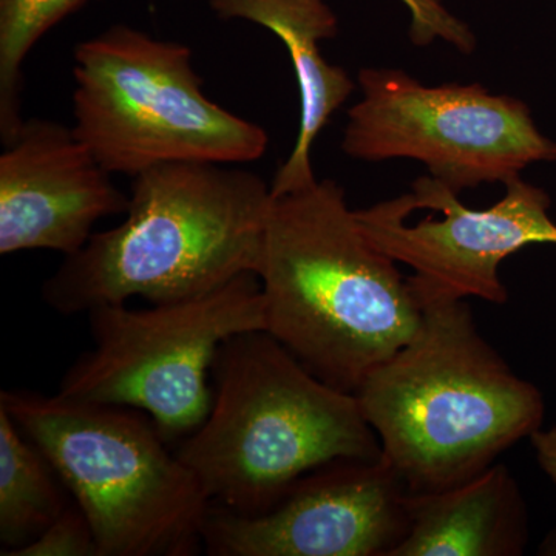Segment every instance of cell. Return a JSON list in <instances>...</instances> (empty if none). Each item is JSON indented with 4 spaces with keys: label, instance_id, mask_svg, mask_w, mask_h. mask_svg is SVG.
Returning <instances> with one entry per match:
<instances>
[{
    "label": "cell",
    "instance_id": "obj_8",
    "mask_svg": "<svg viewBox=\"0 0 556 556\" xmlns=\"http://www.w3.org/2000/svg\"><path fill=\"white\" fill-rule=\"evenodd\" d=\"M358 86L362 100L348 110L342 139L351 159L420 161L457 195L556 161V142L517 98L479 84L427 87L394 68H362Z\"/></svg>",
    "mask_w": 556,
    "mask_h": 556
},
{
    "label": "cell",
    "instance_id": "obj_11",
    "mask_svg": "<svg viewBox=\"0 0 556 556\" xmlns=\"http://www.w3.org/2000/svg\"><path fill=\"white\" fill-rule=\"evenodd\" d=\"M0 155V254L80 251L100 219L126 214L113 182L73 127L24 119Z\"/></svg>",
    "mask_w": 556,
    "mask_h": 556
},
{
    "label": "cell",
    "instance_id": "obj_7",
    "mask_svg": "<svg viewBox=\"0 0 556 556\" xmlns=\"http://www.w3.org/2000/svg\"><path fill=\"white\" fill-rule=\"evenodd\" d=\"M87 316L93 348L68 368L58 393L139 409L167 441L189 437L206 419L219 346L241 332L265 331L254 273L195 298L144 309L98 306Z\"/></svg>",
    "mask_w": 556,
    "mask_h": 556
},
{
    "label": "cell",
    "instance_id": "obj_12",
    "mask_svg": "<svg viewBox=\"0 0 556 556\" xmlns=\"http://www.w3.org/2000/svg\"><path fill=\"white\" fill-rule=\"evenodd\" d=\"M215 16L268 28L285 43L300 91V129L288 160L274 177V197L316 185L311 149L329 119L356 89L346 70L321 56L320 42L336 38L339 21L325 0H208Z\"/></svg>",
    "mask_w": 556,
    "mask_h": 556
},
{
    "label": "cell",
    "instance_id": "obj_9",
    "mask_svg": "<svg viewBox=\"0 0 556 556\" xmlns=\"http://www.w3.org/2000/svg\"><path fill=\"white\" fill-rule=\"evenodd\" d=\"M504 185L503 200L475 211L430 175L397 199L354 211V217L380 252L413 269L408 283L420 306L468 298L504 305L501 263L529 244H556L546 190L519 175Z\"/></svg>",
    "mask_w": 556,
    "mask_h": 556
},
{
    "label": "cell",
    "instance_id": "obj_2",
    "mask_svg": "<svg viewBox=\"0 0 556 556\" xmlns=\"http://www.w3.org/2000/svg\"><path fill=\"white\" fill-rule=\"evenodd\" d=\"M273 201L265 179L233 164L150 167L134 178L126 219L67 255L43 302L64 316L134 298L159 305L255 274Z\"/></svg>",
    "mask_w": 556,
    "mask_h": 556
},
{
    "label": "cell",
    "instance_id": "obj_17",
    "mask_svg": "<svg viewBox=\"0 0 556 556\" xmlns=\"http://www.w3.org/2000/svg\"><path fill=\"white\" fill-rule=\"evenodd\" d=\"M409 11L412 25L409 38L419 47L430 46L441 39L460 53L470 54L477 49V36L466 22L460 21L445 5L444 0H401Z\"/></svg>",
    "mask_w": 556,
    "mask_h": 556
},
{
    "label": "cell",
    "instance_id": "obj_10",
    "mask_svg": "<svg viewBox=\"0 0 556 556\" xmlns=\"http://www.w3.org/2000/svg\"><path fill=\"white\" fill-rule=\"evenodd\" d=\"M408 489L378 459H339L309 471L265 514L212 504V556H391L408 533Z\"/></svg>",
    "mask_w": 556,
    "mask_h": 556
},
{
    "label": "cell",
    "instance_id": "obj_14",
    "mask_svg": "<svg viewBox=\"0 0 556 556\" xmlns=\"http://www.w3.org/2000/svg\"><path fill=\"white\" fill-rule=\"evenodd\" d=\"M64 482L50 460L0 407V543L11 556L67 508Z\"/></svg>",
    "mask_w": 556,
    "mask_h": 556
},
{
    "label": "cell",
    "instance_id": "obj_4",
    "mask_svg": "<svg viewBox=\"0 0 556 556\" xmlns=\"http://www.w3.org/2000/svg\"><path fill=\"white\" fill-rule=\"evenodd\" d=\"M211 379L208 415L175 452L215 506L265 514L318 467L382 456L356 394L316 378L263 329L226 340Z\"/></svg>",
    "mask_w": 556,
    "mask_h": 556
},
{
    "label": "cell",
    "instance_id": "obj_3",
    "mask_svg": "<svg viewBox=\"0 0 556 556\" xmlns=\"http://www.w3.org/2000/svg\"><path fill=\"white\" fill-rule=\"evenodd\" d=\"M409 493L470 481L543 428L546 404L475 324L466 300L422 306L416 334L356 391Z\"/></svg>",
    "mask_w": 556,
    "mask_h": 556
},
{
    "label": "cell",
    "instance_id": "obj_18",
    "mask_svg": "<svg viewBox=\"0 0 556 556\" xmlns=\"http://www.w3.org/2000/svg\"><path fill=\"white\" fill-rule=\"evenodd\" d=\"M538 466L547 475V478L556 485V426L544 430L535 431L530 438Z\"/></svg>",
    "mask_w": 556,
    "mask_h": 556
},
{
    "label": "cell",
    "instance_id": "obj_15",
    "mask_svg": "<svg viewBox=\"0 0 556 556\" xmlns=\"http://www.w3.org/2000/svg\"><path fill=\"white\" fill-rule=\"evenodd\" d=\"M87 0H0V138L14 137L22 119L24 62L42 36Z\"/></svg>",
    "mask_w": 556,
    "mask_h": 556
},
{
    "label": "cell",
    "instance_id": "obj_19",
    "mask_svg": "<svg viewBox=\"0 0 556 556\" xmlns=\"http://www.w3.org/2000/svg\"><path fill=\"white\" fill-rule=\"evenodd\" d=\"M540 554L544 555H556V530L547 536V540L544 541L543 546L540 548Z\"/></svg>",
    "mask_w": 556,
    "mask_h": 556
},
{
    "label": "cell",
    "instance_id": "obj_5",
    "mask_svg": "<svg viewBox=\"0 0 556 556\" xmlns=\"http://www.w3.org/2000/svg\"><path fill=\"white\" fill-rule=\"evenodd\" d=\"M0 407L50 460L100 556H193L208 500L152 417L121 405L3 390Z\"/></svg>",
    "mask_w": 556,
    "mask_h": 556
},
{
    "label": "cell",
    "instance_id": "obj_16",
    "mask_svg": "<svg viewBox=\"0 0 556 556\" xmlns=\"http://www.w3.org/2000/svg\"><path fill=\"white\" fill-rule=\"evenodd\" d=\"M11 556H100L89 519L78 504L67 508L39 536Z\"/></svg>",
    "mask_w": 556,
    "mask_h": 556
},
{
    "label": "cell",
    "instance_id": "obj_1",
    "mask_svg": "<svg viewBox=\"0 0 556 556\" xmlns=\"http://www.w3.org/2000/svg\"><path fill=\"white\" fill-rule=\"evenodd\" d=\"M255 274L265 331L348 393L356 394L422 320L408 278L364 236L332 179L274 197Z\"/></svg>",
    "mask_w": 556,
    "mask_h": 556
},
{
    "label": "cell",
    "instance_id": "obj_13",
    "mask_svg": "<svg viewBox=\"0 0 556 556\" xmlns=\"http://www.w3.org/2000/svg\"><path fill=\"white\" fill-rule=\"evenodd\" d=\"M407 536L391 556H519L529 543V514L504 464L434 493H409Z\"/></svg>",
    "mask_w": 556,
    "mask_h": 556
},
{
    "label": "cell",
    "instance_id": "obj_6",
    "mask_svg": "<svg viewBox=\"0 0 556 556\" xmlns=\"http://www.w3.org/2000/svg\"><path fill=\"white\" fill-rule=\"evenodd\" d=\"M73 130L110 174L174 161L247 164L268 149L263 127L204 94L189 47L113 25L75 51Z\"/></svg>",
    "mask_w": 556,
    "mask_h": 556
}]
</instances>
